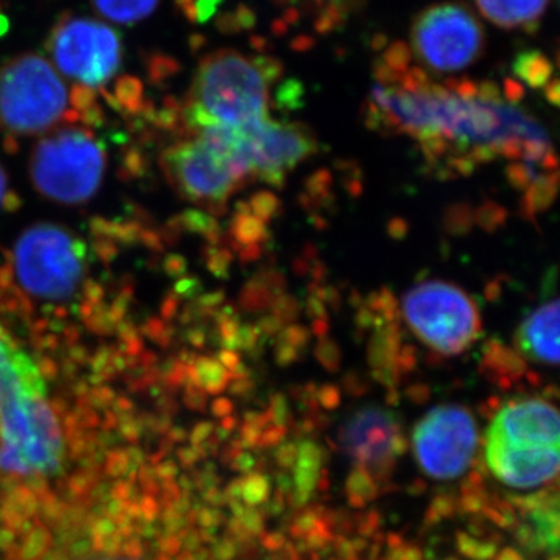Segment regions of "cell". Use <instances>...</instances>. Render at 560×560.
I'll use <instances>...</instances> for the list:
<instances>
[{
    "label": "cell",
    "mask_w": 560,
    "mask_h": 560,
    "mask_svg": "<svg viewBox=\"0 0 560 560\" xmlns=\"http://www.w3.org/2000/svg\"><path fill=\"white\" fill-rule=\"evenodd\" d=\"M271 70L241 51L219 50L202 58L189 94L187 120L198 131L245 128L268 119Z\"/></svg>",
    "instance_id": "obj_1"
},
{
    "label": "cell",
    "mask_w": 560,
    "mask_h": 560,
    "mask_svg": "<svg viewBox=\"0 0 560 560\" xmlns=\"http://www.w3.org/2000/svg\"><path fill=\"white\" fill-rule=\"evenodd\" d=\"M68 108V86L46 58L28 51L0 66V130L40 135L60 124Z\"/></svg>",
    "instance_id": "obj_2"
},
{
    "label": "cell",
    "mask_w": 560,
    "mask_h": 560,
    "mask_svg": "<svg viewBox=\"0 0 560 560\" xmlns=\"http://www.w3.org/2000/svg\"><path fill=\"white\" fill-rule=\"evenodd\" d=\"M105 165V150L91 132L62 128L36 143L31 176L43 197L62 205H79L94 197Z\"/></svg>",
    "instance_id": "obj_3"
},
{
    "label": "cell",
    "mask_w": 560,
    "mask_h": 560,
    "mask_svg": "<svg viewBox=\"0 0 560 560\" xmlns=\"http://www.w3.org/2000/svg\"><path fill=\"white\" fill-rule=\"evenodd\" d=\"M86 245L68 228L36 224L18 238L14 272L32 296L66 301L79 290L86 272Z\"/></svg>",
    "instance_id": "obj_4"
},
{
    "label": "cell",
    "mask_w": 560,
    "mask_h": 560,
    "mask_svg": "<svg viewBox=\"0 0 560 560\" xmlns=\"http://www.w3.org/2000/svg\"><path fill=\"white\" fill-rule=\"evenodd\" d=\"M404 316L423 345L442 355L469 349L481 331L474 301L452 283H420L404 298Z\"/></svg>",
    "instance_id": "obj_5"
},
{
    "label": "cell",
    "mask_w": 560,
    "mask_h": 560,
    "mask_svg": "<svg viewBox=\"0 0 560 560\" xmlns=\"http://www.w3.org/2000/svg\"><path fill=\"white\" fill-rule=\"evenodd\" d=\"M486 36L477 14L459 2H442L422 11L411 25V50L427 68L459 72L480 60Z\"/></svg>",
    "instance_id": "obj_6"
},
{
    "label": "cell",
    "mask_w": 560,
    "mask_h": 560,
    "mask_svg": "<svg viewBox=\"0 0 560 560\" xmlns=\"http://www.w3.org/2000/svg\"><path fill=\"white\" fill-rule=\"evenodd\" d=\"M198 132H208L219 140L243 175H257L271 184L282 180L287 172L315 150L307 131L270 119L245 128H208Z\"/></svg>",
    "instance_id": "obj_7"
},
{
    "label": "cell",
    "mask_w": 560,
    "mask_h": 560,
    "mask_svg": "<svg viewBox=\"0 0 560 560\" xmlns=\"http://www.w3.org/2000/svg\"><path fill=\"white\" fill-rule=\"evenodd\" d=\"M47 49L57 69L84 88L108 83L121 65L119 33L91 18L62 14L51 28Z\"/></svg>",
    "instance_id": "obj_8"
},
{
    "label": "cell",
    "mask_w": 560,
    "mask_h": 560,
    "mask_svg": "<svg viewBox=\"0 0 560 560\" xmlns=\"http://www.w3.org/2000/svg\"><path fill=\"white\" fill-rule=\"evenodd\" d=\"M164 167L187 200L215 206L226 201L243 175L228 150L208 132L165 151Z\"/></svg>",
    "instance_id": "obj_9"
},
{
    "label": "cell",
    "mask_w": 560,
    "mask_h": 560,
    "mask_svg": "<svg viewBox=\"0 0 560 560\" xmlns=\"http://www.w3.org/2000/svg\"><path fill=\"white\" fill-rule=\"evenodd\" d=\"M477 444L474 416L459 405L433 408L412 434L420 469L434 480H453L469 469Z\"/></svg>",
    "instance_id": "obj_10"
},
{
    "label": "cell",
    "mask_w": 560,
    "mask_h": 560,
    "mask_svg": "<svg viewBox=\"0 0 560 560\" xmlns=\"http://www.w3.org/2000/svg\"><path fill=\"white\" fill-rule=\"evenodd\" d=\"M44 393L38 368L0 323V420L3 434L14 447L20 425L31 423L36 430L38 423H49Z\"/></svg>",
    "instance_id": "obj_11"
},
{
    "label": "cell",
    "mask_w": 560,
    "mask_h": 560,
    "mask_svg": "<svg viewBox=\"0 0 560 560\" xmlns=\"http://www.w3.org/2000/svg\"><path fill=\"white\" fill-rule=\"evenodd\" d=\"M342 451L364 470L386 471L394 458L407 451V441L389 411L364 407L350 416L340 431Z\"/></svg>",
    "instance_id": "obj_12"
},
{
    "label": "cell",
    "mask_w": 560,
    "mask_h": 560,
    "mask_svg": "<svg viewBox=\"0 0 560 560\" xmlns=\"http://www.w3.org/2000/svg\"><path fill=\"white\" fill-rule=\"evenodd\" d=\"M486 458L492 474L511 488H537L555 480L559 471V448L512 445L490 433Z\"/></svg>",
    "instance_id": "obj_13"
},
{
    "label": "cell",
    "mask_w": 560,
    "mask_h": 560,
    "mask_svg": "<svg viewBox=\"0 0 560 560\" xmlns=\"http://www.w3.org/2000/svg\"><path fill=\"white\" fill-rule=\"evenodd\" d=\"M489 433L512 445L559 448V412L540 399L511 401L497 412Z\"/></svg>",
    "instance_id": "obj_14"
},
{
    "label": "cell",
    "mask_w": 560,
    "mask_h": 560,
    "mask_svg": "<svg viewBox=\"0 0 560 560\" xmlns=\"http://www.w3.org/2000/svg\"><path fill=\"white\" fill-rule=\"evenodd\" d=\"M518 349L537 363H559V301L548 302L523 320Z\"/></svg>",
    "instance_id": "obj_15"
},
{
    "label": "cell",
    "mask_w": 560,
    "mask_h": 560,
    "mask_svg": "<svg viewBox=\"0 0 560 560\" xmlns=\"http://www.w3.org/2000/svg\"><path fill=\"white\" fill-rule=\"evenodd\" d=\"M551 0H475L482 16L508 31H533Z\"/></svg>",
    "instance_id": "obj_16"
},
{
    "label": "cell",
    "mask_w": 560,
    "mask_h": 560,
    "mask_svg": "<svg viewBox=\"0 0 560 560\" xmlns=\"http://www.w3.org/2000/svg\"><path fill=\"white\" fill-rule=\"evenodd\" d=\"M91 3L105 20L131 25L153 14L161 0H91Z\"/></svg>",
    "instance_id": "obj_17"
},
{
    "label": "cell",
    "mask_w": 560,
    "mask_h": 560,
    "mask_svg": "<svg viewBox=\"0 0 560 560\" xmlns=\"http://www.w3.org/2000/svg\"><path fill=\"white\" fill-rule=\"evenodd\" d=\"M323 463V452L318 445L312 442H302L298 448L296 455V475H294V485H296V500L304 504L315 489L319 477V467Z\"/></svg>",
    "instance_id": "obj_18"
},
{
    "label": "cell",
    "mask_w": 560,
    "mask_h": 560,
    "mask_svg": "<svg viewBox=\"0 0 560 560\" xmlns=\"http://www.w3.org/2000/svg\"><path fill=\"white\" fill-rule=\"evenodd\" d=\"M50 560H142L124 548H113L109 545H81L69 548Z\"/></svg>",
    "instance_id": "obj_19"
},
{
    "label": "cell",
    "mask_w": 560,
    "mask_h": 560,
    "mask_svg": "<svg viewBox=\"0 0 560 560\" xmlns=\"http://www.w3.org/2000/svg\"><path fill=\"white\" fill-rule=\"evenodd\" d=\"M515 72L533 88H540L547 84L550 79V65L547 58L541 57L537 51L522 54L515 62Z\"/></svg>",
    "instance_id": "obj_20"
},
{
    "label": "cell",
    "mask_w": 560,
    "mask_h": 560,
    "mask_svg": "<svg viewBox=\"0 0 560 560\" xmlns=\"http://www.w3.org/2000/svg\"><path fill=\"white\" fill-rule=\"evenodd\" d=\"M375 493H377V486H375L374 477L370 471L359 467L349 475L348 495L353 506H363L366 501L374 499Z\"/></svg>",
    "instance_id": "obj_21"
},
{
    "label": "cell",
    "mask_w": 560,
    "mask_h": 560,
    "mask_svg": "<svg viewBox=\"0 0 560 560\" xmlns=\"http://www.w3.org/2000/svg\"><path fill=\"white\" fill-rule=\"evenodd\" d=\"M458 548L460 555L474 560H489L495 556L497 545L480 541L469 534H458Z\"/></svg>",
    "instance_id": "obj_22"
},
{
    "label": "cell",
    "mask_w": 560,
    "mask_h": 560,
    "mask_svg": "<svg viewBox=\"0 0 560 560\" xmlns=\"http://www.w3.org/2000/svg\"><path fill=\"white\" fill-rule=\"evenodd\" d=\"M219 3L220 0H176L178 9L191 22L208 21Z\"/></svg>",
    "instance_id": "obj_23"
},
{
    "label": "cell",
    "mask_w": 560,
    "mask_h": 560,
    "mask_svg": "<svg viewBox=\"0 0 560 560\" xmlns=\"http://www.w3.org/2000/svg\"><path fill=\"white\" fill-rule=\"evenodd\" d=\"M298 448L294 445H287V447L280 448L279 452V463L282 466L290 467L291 464L296 460Z\"/></svg>",
    "instance_id": "obj_24"
},
{
    "label": "cell",
    "mask_w": 560,
    "mask_h": 560,
    "mask_svg": "<svg viewBox=\"0 0 560 560\" xmlns=\"http://www.w3.org/2000/svg\"><path fill=\"white\" fill-rule=\"evenodd\" d=\"M7 194H9V179H7L3 168L0 167V208H2L3 201H5Z\"/></svg>",
    "instance_id": "obj_25"
},
{
    "label": "cell",
    "mask_w": 560,
    "mask_h": 560,
    "mask_svg": "<svg viewBox=\"0 0 560 560\" xmlns=\"http://www.w3.org/2000/svg\"><path fill=\"white\" fill-rule=\"evenodd\" d=\"M497 560H523L521 552L512 550V548H506L500 552L499 558Z\"/></svg>",
    "instance_id": "obj_26"
},
{
    "label": "cell",
    "mask_w": 560,
    "mask_h": 560,
    "mask_svg": "<svg viewBox=\"0 0 560 560\" xmlns=\"http://www.w3.org/2000/svg\"><path fill=\"white\" fill-rule=\"evenodd\" d=\"M10 31V21L9 18L5 16V14L0 11V36L5 35L7 32Z\"/></svg>",
    "instance_id": "obj_27"
},
{
    "label": "cell",
    "mask_w": 560,
    "mask_h": 560,
    "mask_svg": "<svg viewBox=\"0 0 560 560\" xmlns=\"http://www.w3.org/2000/svg\"><path fill=\"white\" fill-rule=\"evenodd\" d=\"M551 560H558V559L555 558V559H551Z\"/></svg>",
    "instance_id": "obj_28"
},
{
    "label": "cell",
    "mask_w": 560,
    "mask_h": 560,
    "mask_svg": "<svg viewBox=\"0 0 560 560\" xmlns=\"http://www.w3.org/2000/svg\"><path fill=\"white\" fill-rule=\"evenodd\" d=\"M0 9H2V7H0Z\"/></svg>",
    "instance_id": "obj_29"
}]
</instances>
